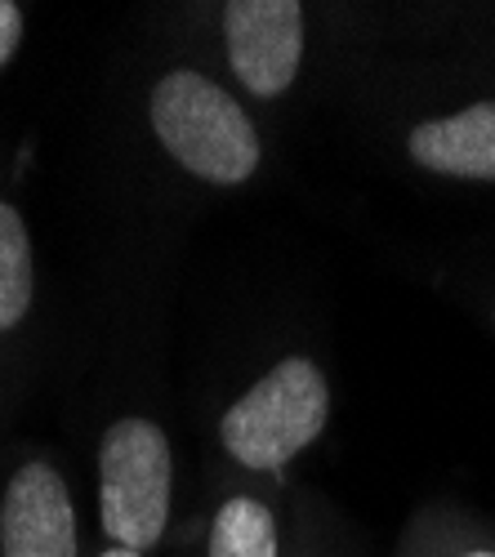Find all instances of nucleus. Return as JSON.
<instances>
[{
  "instance_id": "1",
  "label": "nucleus",
  "mask_w": 495,
  "mask_h": 557,
  "mask_svg": "<svg viewBox=\"0 0 495 557\" xmlns=\"http://www.w3.org/2000/svg\"><path fill=\"white\" fill-rule=\"evenodd\" d=\"M152 129L178 165L206 183H246L259 165V134L242 103L197 72H170L152 89Z\"/></svg>"
},
{
  "instance_id": "2",
  "label": "nucleus",
  "mask_w": 495,
  "mask_h": 557,
  "mask_svg": "<svg viewBox=\"0 0 495 557\" xmlns=\"http://www.w3.org/2000/svg\"><path fill=\"white\" fill-rule=\"evenodd\" d=\"M326 414L331 397L322 370L304 357H286L223 414L219 433L237 463L277 473L326 429Z\"/></svg>"
},
{
  "instance_id": "3",
  "label": "nucleus",
  "mask_w": 495,
  "mask_h": 557,
  "mask_svg": "<svg viewBox=\"0 0 495 557\" xmlns=\"http://www.w3.org/2000/svg\"><path fill=\"white\" fill-rule=\"evenodd\" d=\"M170 442L148 420H121L99 446L103 531L129 548H152L170 522Z\"/></svg>"
},
{
  "instance_id": "4",
  "label": "nucleus",
  "mask_w": 495,
  "mask_h": 557,
  "mask_svg": "<svg viewBox=\"0 0 495 557\" xmlns=\"http://www.w3.org/2000/svg\"><path fill=\"white\" fill-rule=\"evenodd\" d=\"M228 63L259 99H273L295 81L304 59V5L295 0H228L223 5Z\"/></svg>"
},
{
  "instance_id": "5",
  "label": "nucleus",
  "mask_w": 495,
  "mask_h": 557,
  "mask_svg": "<svg viewBox=\"0 0 495 557\" xmlns=\"http://www.w3.org/2000/svg\"><path fill=\"white\" fill-rule=\"evenodd\" d=\"M5 557H76V513L50 463H23L0 504Z\"/></svg>"
},
{
  "instance_id": "6",
  "label": "nucleus",
  "mask_w": 495,
  "mask_h": 557,
  "mask_svg": "<svg viewBox=\"0 0 495 557\" xmlns=\"http://www.w3.org/2000/svg\"><path fill=\"white\" fill-rule=\"evenodd\" d=\"M407 148L424 170L495 183V103H473L446 121H420Z\"/></svg>"
},
{
  "instance_id": "7",
  "label": "nucleus",
  "mask_w": 495,
  "mask_h": 557,
  "mask_svg": "<svg viewBox=\"0 0 495 557\" xmlns=\"http://www.w3.org/2000/svg\"><path fill=\"white\" fill-rule=\"evenodd\" d=\"M32 242L27 227L18 219L14 206L0 201V331H10L23 321L27 304H32Z\"/></svg>"
},
{
  "instance_id": "8",
  "label": "nucleus",
  "mask_w": 495,
  "mask_h": 557,
  "mask_svg": "<svg viewBox=\"0 0 495 557\" xmlns=\"http://www.w3.org/2000/svg\"><path fill=\"white\" fill-rule=\"evenodd\" d=\"M210 557H277V522L259 499H228L210 531Z\"/></svg>"
},
{
  "instance_id": "9",
  "label": "nucleus",
  "mask_w": 495,
  "mask_h": 557,
  "mask_svg": "<svg viewBox=\"0 0 495 557\" xmlns=\"http://www.w3.org/2000/svg\"><path fill=\"white\" fill-rule=\"evenodd\" d=\"M23 40V10L14 0H0V67H5Z\"/></svg>"
},
{
  "instance_id": "10",
  "label": "nucleus",
  "mask_w": 495,
  "mask_h": 557,
  "mask_svg": "<svg viewBox=\"0 0 495 557\" xmlns=\"http://www.w3.org/2000/svg\"><path fill=\"white\" fill-rule=\"evenodd\" d=\"M103 557H144V553H129V548H108Z\"/></svg>"
},
{
  "instance_id": "11",
  "label": "nucleus",
  "mask_w": 495,
  "mask_h": 557,
  "mask_svg": "<svg viewBox=\"0 0 495 557\" xmlns=\"http://www.w3.org/2000/svg\"><path fill=\"white\" fill-rule=\"evenodd\" d=\"M473 557H495V553H473Z\"/></svg>"
}]
</instances>
